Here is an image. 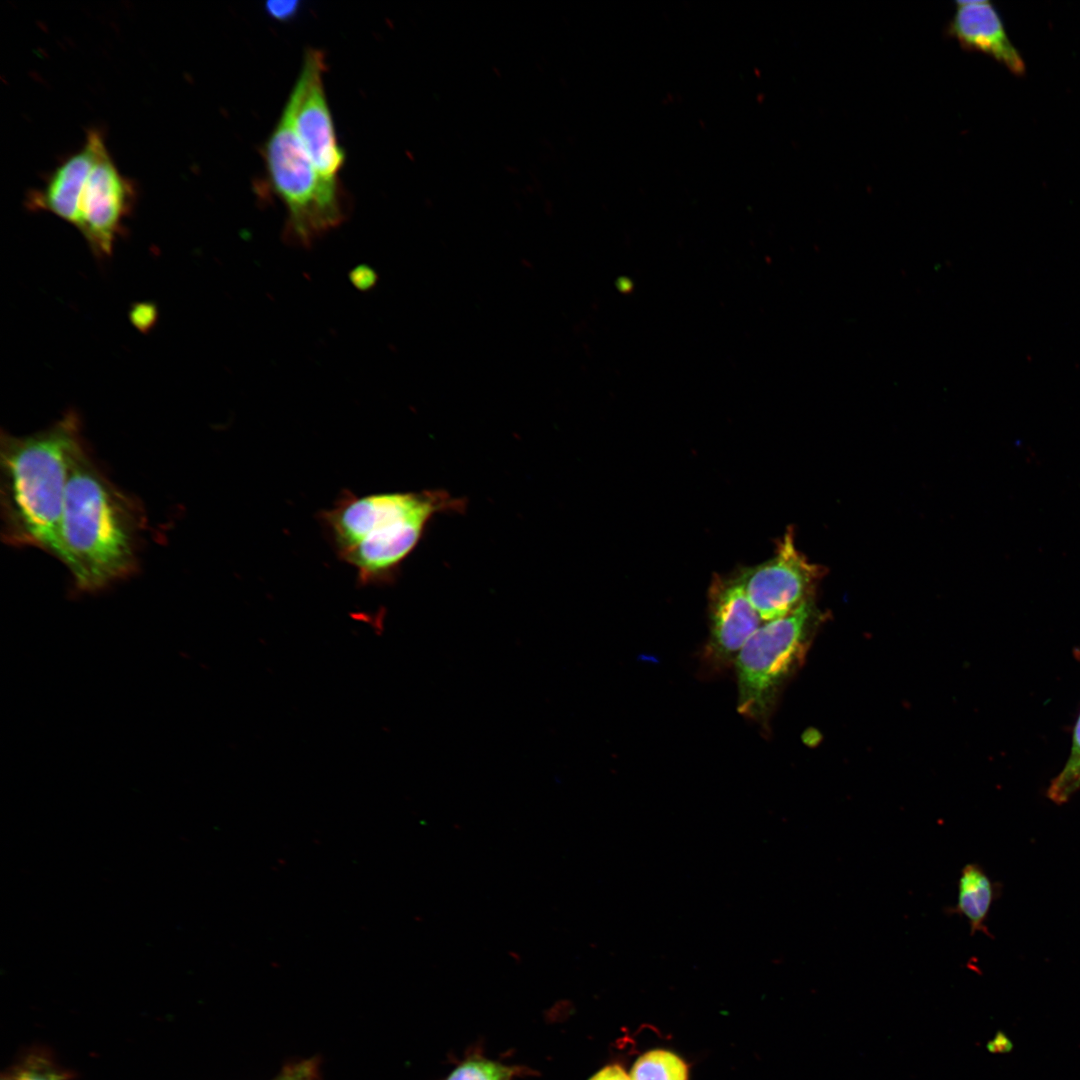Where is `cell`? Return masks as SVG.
<instances>
[{
  "label": "cell",
  "mask_w": 1080,
  "mask_h": 1080,
  "mask_svg": "<svg viewBox=\"0 0 1080 1080\" xmlns=\"http://www.w3.org/2000/svg\"><path fill=\"white\" fill-rule=\"evenodd\" d=\"M81 439L70 411L49 428L25 436L2 432V537L61 559L60 520L72 452Z\"/></svg>",
  "instance_id": "3957f363"
},
{
  "label": "cell",
  "mask_w": 1080,
  "mask_h": 1080,
  "mask_svg": "<svg viewBox=\"0 0 1080 1080\" xmlns=\"http://www.w3.org/2000/svg\"><path fill=\"white\" fill-rule=\"evenodd\" d=\"M709 637L705 660L713 667L734 664L743 646L764 623L737 576H714L708 591Z\"/></svg>",
  "instance_id": "9c48e42d"
},
{
  "label": "cell",
  "mask_w": 1080,
  "mask_h": 1080,
  "mask_svg": "<svg viewBox=\"0 0 1080 1080\" xmlns=\"http://www.w3.org/2000/svg\"><path fill=\"white\" fill-rule=\"evenodd\" d=\"M298 1H269L266 4L268 14L277 20H287L298 11Z\"/></svg>",
  "instance_id": "e0dca14e"
},
{
  "label": "cell",
  "mask_w": 1080,
  "mask_h": 1080,
  "mask_svg": "<svg viewBox=\"0 0 1080 1080\" xmlns=\"http://www.w3.org/2000/svg\"><path fill=\"white\" fill-rule=\"evenodd\" d=\"M589 1080H630L624 1069L617 1065H608L596 1072Z\"/></svg>",
  "instance_id": "44dd1931"
},
{
  "label": "cell",
  "mask_w": 1080,
  "mask_h": 1080,
  "mask_svg": "<svg viewBox=\"0 0 1080 1080\" xmlns=\"http://www.w3.org/2000/svg\"><path fill=\"white\" fill-rule=\"evenodd\" d=\"M523 1066L506 1065L486 1058L480 1053H472L460 1062L444 1080H513L514 1077L529 1074Z\"/></svg>",
  "instance_id": "5bb4252c"
},
{
  "label": "cell",
  "mask_w": 1080,
  "mask_h": 1080,
  "mask_svg": "<svg viewBox=\"0 0 1080 1080\" xmlns=\"http://www.w3.org/2000/svg\"><path fill=\"white\" fill-rule=\"evenodd\" d=\"M104 143L101 131L89 129L83 146L62 160L40 188L29 192L26 207L50 212L78 228L82 192Z\"/></svg>",
  "instance_id": "30bf717a"
},
{
  "label": "cell",
  "mask_w": 1080,
  "mask_h": 1080,
  "mask_svg": "<svg viewBox=\"0 0 1080 1080\" xmlns=\"http://www.w3.org/2000/svg\"><path fill=\"white\" fill-rule=\"evenodd\" d=\"M135 199V185L121 174L104 143L82 192L78 226L97 258L112 255Z\"/></svg>",
  "instance_id": "ba28073f"
},
{
  "label": "cell",
  "mask_w": 1080,
  "mask_h": 1080,
  "mask_svg": "<svg viewBox=\"0 0 1080 1080\" xmlns=\"http://www.w3.org/2000/svg\"><path fill=\"white\" fill-rule=\"evenodd\" d=\"M463 505L441 490L366 495L343 490L317 519L336 556L355 569L358 585L384 586L396 580L433 516Z\"/></svg>",
  "instance_id": "7a4b0ae2"
},
{
  "label": "cell",
  "mask_w": 1080,
  "mask_h": 1080,
  "mask_svg": "<svg viewBox=\"0 0 1080 1080\" xmlns=\"http://www.w3.org/2000/svg\"><path fill=\"white\" fill-rule=\"evenodd\" d=\"M821 568L796 548L793 529L778 541L775 554L736 576L763 622L785 617L807 602Z\"/></svg>",
  "instance_id": "52a82bcc"
},
{
  "label": "cell",
  "mask_w": 1080,
  "mask_h": 1080,
  "mask_svg": "<svg viewBox=\"0 0 1080 1080\" xmlns=\"http://www.w3.org/2000/svg\"><path fill=\"white\" fill-rule=\"evenodd\" d=\"M948 32L962 47L992 56L1016 75L1025 73L1024 61L990 2L957 1Z\"/></svg>",
  "instance_id": "8fae6325"
},
{
  "label": "cell",
  "mask_w": 1080,
  "mask_h": 1080,
  "mask_svg": "<svg viewBox=\"0 0 1080 1080\" xmlns=\"http://www.w3.org/2000/svg\"><path fill=\"white\" fill-rule=\"evenodd\" d=\"M815 617L810 600L789 615L764 622L743 646L734 665L737 709L745 717L764 722L784 681L804 655Z\"/></svg>",
  "instance_id": "5b68a950"
},
{
  "label": "cell",
  "mask_w": 1080,
  "mask_h": 1080,
  "mask_svg": "<svg viewBox=\"0 0 1080 1080\" xmlns=\"http://www.w3.org/2000/svg\"><path fill=\"white\" fill-rule=\"evenodd\" d=\"M1075 658L1080 662V647L1075 648ZM1080 781V714L1076 721L1070 754L1061 771L1047 789L1048 798L1056 804L1067 802L1078 790Z\"/></svg>",
  "instance_id": "9a60e30c"
},
{
  "label": "cell",
  "mask_w": 1080,
  "mask_h": 1080,
  "mask_svg": "<svg viewBox=\"0 0 1080 1080\" xmlns=\"http://www.w3.org/2000/svg\"><path fill=\"white\" fill-rule=\"evenodd\" d=\"M1078 788L1080 789V781H1079V785H1078Z\"/></svg>",
  "instance_id": "603a6c76"
},
{
  "label": "cell",
  "mask_w": 1080,
  "mask_h": 1080,
  "mask_svg": "<svg viewBox=\"0 0 1080 1080\" xmlns=\"http://www.w3.org/2000/svg\"><path fill=\"white\" fill-rule=\"evenodd\" d=\"M630 1080H688V1068L680 1057L670 1051L651 1050L636 1060Z\"/></svg>",
  "instance_id": "4fadbf2b"
},
{
  "label": "cell",
  "mask_w": 1080,
  "mask_h": 1080,
  "mask_svg": "<svg viewBox=\"0 0 1080 1080\" xmlns=\"http://www.w3.org/2000/svg\"><path fill=\"white\" fill-rule=\"evenodd\" d=\"M16 1080H62V1078L52 1070L30 1067L21 1071Z\"/></svg>",
  "instance_id": "d6986e66"
},
{
  "label": "cell",
  "mask_w": 1080,
  "mask_h": 1080,
  "mask_svg": "<svg viewBox=\"0 0 1080 1080\" xmlns=\"http://www.w3.org/2000/svg\"><path fill=\"white\" fill-rule=\"evenodd\" d=\"M375 273L368 267L359 266L352 272L353 283L359 288H369L375 283Z\"/></svg>",
  "instance_id": "7402d4cb"
},
{
  "label": "cell",
  "mask_w": 1080,
  "mask_h": 1080,
  "mask_svg": "<svg viewBox=\"0 0 1080 1080\" xmlns=\"http://www.w3.org/2000/svg\"><path fill=\"white\" fill-rule=\"evenodd\" d=\"M273 1080H320L318 1064L309 1059L286 1066Z\"/></svg>",
  "instance_id": "2e32d148"
},
{
  "label": "cell",
  "mask_w": 1080,
  "mask_h": 1080,
  "mask_svg": "<svg viewBox=\"0 0 1080 1080\" xmlns=\"http://www.w3.org/2000/svg\"><path fill=\"white\" fill-rule=\"evenodd\" d=\"M1013 1047L1012 1041L1003 1031H998L986 1044L987 1050L993 1054L1009 1053L1012 1051Z\"/></svg>",
  "instance_id": "ffe728a7"
},
{
  "label": "cell",
  "mask_w": 1080,
  "mask_h": 1080,
  "mask_svg": "<svg viewBox=\"0 0 1080 1080\" xmlns=\"http://www.w3.org/2000/svg\"><path fill=\"white\" fill-rule=\"evenodd\" d=\"M155 315L156 311L150 304H138L131 311L132 321L137 328L142 330H145L152 325Z\"/></svg>",
  "instance_id": "ac0fdd59"
},
{
  "label": "cell",
  "mask_w": 1080,
  "mask_h": 1080,
  "mask_svg": "<svg viewBox=\"0 0 1080 1080\" xmlns=\"http://www.w3.org/2000/svg\"><path fill=\"white\" fill-rule=\"evenodd\" d=\"M957 901L946 913L964 917L971 935L977 932L990 936L986 921L992 903L999 895V885L994 883L977 863L966 864L958 879Z\"/></svg>",
  "instance_id": "7c38bea8"
},
{
  "label": "cell",
  "mask_w": 1080,
  "mask_h": 1080,
  "mask_svg": "<svg viewBox=\"0 0 1080 1080\" xmlns=\"http://www.w3.org/2000/svg\"><path fill=\"white\" fill-rule=\"evenodd\" d=\"M325 70L323 52L308 49L282 115L320 174L327 179L338 180L337 174L344 164L345 154L337 142L324 91Z\"/></svg>",
  "instance_id": "8992f818"
},
{
  "label": "cell",
  "mask_w": 1080,
  "mask_h": 1080,
  "mask_svg": "<svg viewBox=\"0 0 1080 1080\" xmlns=\"http://www.w3.org/2000/svg\"><path fill=\"white\" fill-rule=\"evenodd\" d=\"M144 523L140 504L106 477L80 440L70 459L59 530L60 561L75 588L95 593L134 573Z\"/></svg>",
  "instance_id": "6da1fadb"
},
{
  "label": "cell",
  "mask_w": 1080,
  "mask_h": 1080,
  "mask_svg": "<svg viewBox=\"0 0 1080 1080\" xmlns=\"http://www.w3.org/2000/svg\"><path fill=\"white\" fill-rule=\"evenodd\" d=\"M263 152L271 188L286 209L287 244L310 248L345 221L349 200L341 184L320 174L283 115Z\"/></svg>",
  "instance_id": "277c9868"
}]
</instances>
